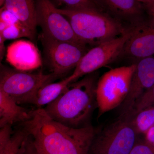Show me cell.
I'll list each match as a JSON object with an SVG mask.
<instances>
[{
	"instance_id": "30bf717a",
	"label": "cell",
	"mask_w": 154,
	"mask_h": 154,
	"mask_svg": "<svg viewBox=\"0 0 154 154\" xmlns=\"http://www.w3.org/2000/svg\"><path fill=\"white\" fill-rule=\"evenodd\" d=\"M120 57L137 60L154 56V27L143 19L132 24Z\"/></svg>"
},
{
	"instance_id": "8992f818",
	"label": "cell",
	"mask_w": 154,
	"mask_h": 154,
	"mask_svg": "<svg viewBox=\"0 0 154 154\" xmlns=\"http://www.w3.org/2000/svg\"><path fill=\"white\" fill-rule=\"evenodd\" d=\"M56 77L42 72L31 73L4 65L0 67V88L17 105H33L37 91Z\"/></svg>"
},
{
	"instance_id": "ba28073f",
	"label": "cell",
	"mask_w": 154,
	"mask_h": 154,
	"mask_svg": "<svg viewBox=\"0 0 154 154\" xmlns=\"http://www.w3.org/2000/svg\"><path fill=\"white\" fill-rule=\"evenodd\" d=\"M46 61L56 78L75 68L89 50L86 45L51 40L40 36Z\"/></svg>"
},
{
	"instance_id": "3957f363",
	"label": "cell",
	"mask_w": 154,
	"mask_h": 154,
	"mask_svg": "<svg viewBox=\"0 0 154 154\" xmlns=\"http://www.w3.org/2000/svg\"><path fill=\"white\" fill-rule=\"evenodd\" d=\"M57 8L69 22L78 38L94 47L126 31L121 22L99 11H73Z\"/></svg>"
},
{
	"instance_id": "4316f807",
	"label": "cell",
	"mask_w": 154,
	"mask_h": 154,
	"mask_svg": "<svg viewBox=\"0 0 154 154\" xmlns=\"http://www.w3.org/2000/svg\"><path fill=\"white\" fill-rule=\"evenodd\" d=\"M2 113L0 112V122H1V120H2Z\"/></svg>"
},
{
	"instance_id": "ffe728a7",
	"label": "cell",
	"mask_w": 154,
	"mask_h": 154,
	"mask_svg": "<svg viewBox=\"0 0 154 154\" xmlns=\"http://www.w3.org/2000/svg\"><path fill=\"white\" fill-rule=\"evenodd\" d=\"M154 105V84L138 99L135 105L133 114L138 112L146 107Z\"/></svg>"
},
{
	"instance_id": "7402d4cb",
	"label": "cell",
	"mask_w": 154,
	"mask_h": 154,
	"mask_svg": "<svg viewBox=\"0 0 154 154\" xmlns=\"http://www.w3.org/2000/svg\"><path fill=\"white\" fill-rule=\"evenodd\" d=\"M13 134L12 125H10L0 128V153L8 142Z\"/></svg>"
},
{
	"instance_id": "4fadbf2b",
	"label": "cell",
	"mask_w": 154,
	"mask_h": 154,
	"mask_svg": "<svg viewBox=\"0 0 154 154\" xmlns=\"http://www.w3.org/2000/svg\"><path fill=\"white\" fill-rule=\"evenodd\" d=\"M117 20H129L132 24L143 19L144 11L141 1L137 0H105L99 1Z\"/></svg>"
},
{
	"instance_id": "9a60e30c",
	"label": "cell",
	"mask_w": 154,
	"mask_h": 154,
	"mask_svg": "<svg viewBox=\"0 0 154 154\" xmlns=\"http://www.w3.org/2000/svg\"><path fill=\"white\" fill-rule=\"evenodd\" d=\"M0 112L2 116L1 128L8 125L23 123L30 118V111L17 105L0 88Z\"/></svg>"
},
{
	"instance_id": "cb8c5ba5",
	"label": "cell",
	"mask_w": 154,
	"mask_h": 154,
	"mask_svg": "<svg viewBox=\"0 0 154 154\" xmlns=\"http://www.w3.org/2000/svg\"><path fill=\"white\" fill-rule=\"evenodd\" d=\"M144 10L148 12L151 18V23L154 27V0L141 1Z\"/></svg>"
},
{
	"instance_id": "52a82bcc",
	"label": "cell",
	"mask_w": 154,
	"mask_h": 154,
	"mask_svg": "<svg viewBox=\"0 0 154 154\" xmlns=\"http://www.w3.org/2000/svg\"><path fill=\"white\" fill-rule=\"evenodd\" d=\"M131 34L130 28L123 34L113 39L100 43L86 53L69 76L72 83L82 77L96 72L119 57L125 44Z\"/></svg>"
},
{
	"instance_id": "8fae6325",
	"label": "cell",
	"mask_w": 154,
	"mask_h": 154,
	"mask_svg": "<svg viewBox=\"0 0 154 154\" xmlns=\"http://www.w3.org/2000/svg\"><path fill=\"white\" fill-rule=\"evenodd\" d=\"M154 84V56L143 59L136 63L129 92L120 106V114L132 113L135 105Z\"/></svg>"
},
{
	"instance_id": "277c9868",
	"label": "cell",
	"mask_w": 154,
	"mask_h": 154,
	"mask_svg": "<svg viewBox=\"0 0 154 154\" xmlns=\"http://www.w3.org/2000/svg\"><path fill=\"white\" fill-rule=\"evenodd\" d=\"M132 114H120L113 122L96 133L89 154H129L138 140L131 122Z\"/></svg>"
},
{
	"instance_id": "2e32d148",
	"label": "cell",
	"mask_w": 154,
	"mask_h": 154,
	"mask_svg": "<svg viewBox=\"0 0 154 154\" xmlns=\"http://www.w3.org/2000/svg\"><path fill=\"white\" fill-rule=\"evenodd\" d=\"M71 83V80L68 76L57 82L44 85L37 91L33 105L37 109L44 108L56 100Z\"/></svg>"
},
{
	"instance_id": "7a4b0ae2",
	"label": "cell",
	"mask_w": 154,
	"mask_h": 154,
	"mask_svg": "<svg viewBox=\"0 0 154 154\" xmlns=\"http://www.w3.org/2000/svg\"><path fill=\"white\" fill-rule=\"evenodd\" d=\"M98 74L87 75L70 84L56 100L43 108L50 117L73 128L90 126L89 120L96 105Z\"/></svg>"
},
{
	"instance_id": "7c38bea8",
	"label": "cell",
	"mask_w": 154,
	"mask_h": 154,
	"mask_svg": "<svg viewBox=\"0 0 154 154\" xmlns=\"http://www.w3.org/2000/svg\"><path fill=\"white\" fill-rule=\"evenodd\" d=\"M6 57L11 66L20 71H32L42 66L39 50L30 40L19 39L14 41L8 46Z\"/></svg>"
},
{
	"instance_id": "603a6c76",
	"label": "cell",
	"mask_w": 154,
	"mask_h": 154,
	"mask_svg": "<svg viewBox=\"0 0 154 154\" xmlns=\"http://www.w3.org/2000/svg\"><path fill=\"white\" fill-rule=\"evenodd\" d=\"M129 154H154V151L144 140L139 139Z\"/></svg>"
},
{
	"instance_id": "d4e9b609",
	"label": "cell",
	"mask_w": 154,
	"mask_h": 154,
	"mask_svg": "<svg viewBox=\"0 0 154 154\" xmlns=\"http://www.w3.org/2000/svg\"><path fill=\"white\" fill-rule=\"evenodd\" d=\"M143 140L154 151V125L144 135Z\"/></svg>"
},
{
	"instance_id": "d6986e66",
	"label": "cell",
	"mask_w": 154,
	"mask_h": 154,
	"mask_svg": "<svg viewBox=\"0 0 154 154\" xmlns=\"http://www.w3.org/2000/svg\"><path fill=\"white\" fill-rule=\"evenodd\" d=\"M26 131L24 129L18 130L12 136L0 154H17L24 140Z\"/></svg>"
},
{
	"instance_id": "ac0fdd59",
	"label": "cell",
	"mask_w": 154,
	"mask_h": 154,
	"mask_svg": "<svg viewBox=\"0 0 154 154\" xmlns=\"http://www.w3.org/2000/svg\"><path fill=\"white\" fill-rule=\"evenodd\" d=\"M59 5L63 6L62 8L73 11H99V1L90 0H58L54 1Z\"/></svg>"
},
{
	"instance_id": "9c48e42d",
	"label": "cell",
	"mask_w": 154,
	"mask_h": 154,
	"mask_svg": "<svg viewBox=\"0 0 154 154\" xmlns=\"http://www.w3.org/2000/svg\"><path fill=\"white\" fill-rule=\"evenodd\" d=\"M36 5L37 25L42 30L40 36L54 41L86 45L78 38L68 20L59 13L52 2L39 0Z\"/></svg>"
},
{
	"instance_id": "6da1fadb",
	"label": "cell",
	"mask_w": 154,
	"mask_h": 154,
	"mask_svg": "<svg viewBox=\"0 0 154 154\" xmlns=\"http://www.w3.org/2000/svg\"><path fill=\"white\" fill-rule=\"evenodd\" d=\"M38 154H89L96 131L91 125L73 128L50 117L43 108L30 111L22 123Z\"/></svg>"
},
{
	"instance_id": "484cf974",
	"label": "cell",
	"mask_w": 154,
	"mask_h": 154,
	"mask_svg": "<svg viewBox=\"0 0 154 154\" xmlns=\"http://www.w3.org/2000/svg\"><path fill=\"white\" fill-rule=\"evenodd\" d=\"M5 1L0 0V8L4 5ZM5 53V41L3 39L0 33V67L3 65L2 61Z\"/></svg>"
},
{
	"instance_id": "5bb4252c",
	"label": "cell",
	"mask_w": 154,
	"mask_h": 154,
	"mask_svg": "<svg viewBox=\"0 0 154 154\" xmlns=\"http://www.w3.org/2000/svg\"><path fill=\"white\" fill-rule=\"evenodd\" d=\"M3 6L35 36L38 25L35 1L6 0L5 1Z\"/></svg>"
},
{
	"instance_id": "e0dca14e",
	"label": "cell",
	"mask_w": 154,
	"mask_h": 154,
	"mask_svg": "<svg viewBox=\"0 0 154 154\" xmlns=\"http://www.w3.org/2000/svg\"><path fill=\"white\" fill-rule=\"evenodd\" d=\"M131 122L137 133L144 135L154 125V105L132 114Z\"/></svg>"
},
{
	"instance_id": "5b68a950",
	"label": "cell",
	"mask_w": 154,
	"mask_h": 154,
	"mask_svg": "<svg viewBox=\"0 0 154 154\" xmlns=\"http://www.w3.org/2000/svg\"><path fill=\"white\" fill-rule=\"evenodd\" d=\"M136 63L112 69L99 78L96 85L98 117L120 107L129 92Z\"/></svg>"
},
{
	"instance_id": "44dd1931",
	"label": "cell",
	"mask_w": 154,
	"mask_h": 154,
	"mask_svg": "<svg viewBox=\"0 0 154 154\" xmlns=\"http://www.w3.org/2000/svg\"><path fill=\"white\" fill-rule=\"evenodd\" d=\"M17 154H38L32 138L27 134Z\"/></svg>"
}]
</instances>
